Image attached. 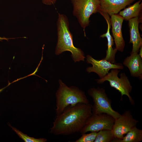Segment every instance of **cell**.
<instances>
[{"label": "cell", "mask_w": 142, "mask_h": 142, "mask_svg": "<svg viewBox=\"0 0 142 142\" xmlns=\"http://www.w3.org/2000/svg\"><path fill=\"white\" fill-rule=\"evenodd\" d=\"M130 55L124 59L123 64L129 70L133 77L142 79V58L138 53H130Z\"/></svg>", "instance_id": "obj_12"}, {"label": "cell", "mask_w": 142, "mask_h": 142, "mask_svg": "<svg viewBox=\"0 0 142 142\" xmlns=\"http://www.w3.org/2000/svg\"><path fill=\"white\" fill-rule=\"evenodd\" d=\"M9 85H8L7 86L0 89V92H2L4 88H5L6 87H7Z\"/></svg>", "instance_id": "obj_23"}, {"label": "cell", "mask_w": 142, "mask_h": 142, "mask_svg": "<svg viewBox=\"0 0 142 142\" xmlns=\"http://www.w3.org/2000/svg\"><path fill=\"white\" fill-rule=\"evenodd\" d=\"M97 132H91L89 134L84 133L78 139L74 141L75 142H94Z\"/></svg>", "instance_id": "obj_19"}, {"label": "cell", "mask_w": 142, "mask_h": 142, "mask_svg": "<svg viewBox=\"0 0 142 142\" xmlns=\"http://www.w3.org/2000/svg\"><path fill=\"white\" fill-rule=\"evenodd\" d=\"M128 21L130 33L129 43L133 44L132 49L131 53H138L140 47L142 46V39L139 30L140 19L139 17H137Z\"/></svg>", "instance_id": "obj_13"}, {"label": "cell", "mask_w": 142, "mask_h": 142, "mask_svg": "<svg viewBox=\"0 0 142 142\" xmlns=\"http://www.w3.org/2000/svg\"><path fill=\"white\" fill-rule=\"evenodd\" d=\"M100 0L99 12L106 13L110 16L112 14H117L121 9L125 8L135 0Z\"/></svg>", "instance_id": "obj_11"}, {"label": "cell", "mask_w": 142, "mask_h": 142, "mask_svg": "<svg viewBox=\"0 0 142 142\" xmlns=\"http://www.w3.org/2000/svg\"><path fill=\"white\" fill-rule=\"evenodd\" d=\"M138 121L133 118L129 110L126 111L115 119L112 130L115 138L122 139L133 127L136 126Z\"/></svg>", "instance_id": "obj_8"}, {"label": "cell", "mask_w": 142, "mask_h": 142, "mask_svg": "<svg viewBox=\"0 0 142 142\" xmlns=\"http://www.w3.org/2000/svg\"><path fill=\"white\" fill-rule=\"evenodd\" d=\"M110 18L112 31L115 45V48L122 52L125 46V42L122 33V23L124 19L119 14L111 15Z\"/></svg>", "instance_id": "obj_10"}, {"label": "cell", "mask_w": 142, "mask_h": 142, "mask_svg": "<svg viewBox=\"0 0 142 142\" xmlns=\"http://www.w3.org/2000/svg\"><path fill=\"white\" fill-rule=\"evenodd\" d=\"M59 82V86L55 95L57 115L61 114L69 105L74 106L80 103H89L83 92L75 87H68L60 80Z\"/></svg>", "instance_id": "obj_3"}, {"label": "cell", "mask_w": 142, "mask_h": 142, "mask_svg": "<svg viewBox=\"0 0 142 142\" xmlns=\"http://www.w3.org/2000/svg\"><path fill=\"white\" fill-rule=\"evenodd\" d=\"M115 119L105 113L92 114L79 133L82 134L89 131L98 132L102 130H112Z\"/></svg>", "instance_id": "obj_7"}, {"label": "cell", "mask_w": 142, "mask_h": 142, "mask_svg": "<svg viewBox=\"0 0 142 142\" xmlns=\"http://www.w3.org/2000/svg\"><path fill=\"white\" fill-rule=\"evenodd\" d=\"M99 13L105 19L108 25V28L106 33L100 36L102 38L105 37L107 40V49L106 50V55L104 59L112 63H115V57L118 50L112 47L114 44L113 38L110 33L111 23L109 16L106 13L100 11Z\"/></svg>", "instance_id": "obj_14"}, {"label": "cell", "mask_w": 142, "mask_h": 142, "mask_svg": "<svg viewBox=\"0 0 142 142\" xmlns=\"http://www.w3.org/2000/svg\"><path fill=\"white\" fill-rule=\"evenodd\" d=\"M3 39L8 40V39L5 37H0V41H2Z\"/></svg>", "instance_id": "obj_22"}, {"label": "cell", "mask_w": 142, "mask_h": 142, "mask_svg": "<svg viewBox=\"0 0 142 142\" xmlns=\"http://www.w3.org/2000/svg\"><path fill=\"white\" fill-rule=\"evenodd\" d=\"M120 70L117 69H111L110 72L103 77L95 80L97 83L102 84L105 81H108L111 87H113L119 91L121 94V100H122L123 95H126L128 97L131 104L134 105L135 102L130 94L132 89V87L124 73L120 74V77L118 74Z\"/></svg>", "instance_id": "obj_6"}, {"label": "cell", "mask_w": 142, "mask_h": 142, "mask_svg": "<svg viewBox=\"0 0 142 142\" xmlns=\"http://www.w3.org/2000/svg\"><path fill=\"white\" fill-rule=\"evenodd\" d=\"M92 105L79 103L66 107L57 115L50 133L55 135H66L79 132L92 114Z\"/></svg>", "instance_id": "obj_1"}, {"label": "cell", "mask_w": 142, "mask_h": 142, "mask_svg": "<svg viewBox=\"0 0 142 142\" xmlns=\"http://www.w3.org/2000/svg\"><path fill=\"white\" fill-rule=\"evenodd\" d=\"M9 126L13 130L15 131L17 135L25 142H45L47 140L45 138L36 139L31 137L25 134L15 128L12 126L10 125Z\"/></svg>", "instance_id": "obj_18"}, {"label": "cell", "mask_w": 142, "mask_h": 142, "mask_svg": "<svg viewBox=\"0 0 142 142\" xmlns=\"http://www.w3.org/2000/svg\"><path fill=\"white\" fill-rule=\"evenodd\" d=\"M121 139L115 138L112 142H140L142 141V130L133 127Z\"/></svg>", "instance_id": "obj_16"}, {"label": "cell", "mask_w": 142, "mask_h": 142, "mask_svg": "<svg viewBox=\"0 0 142 142\" xmlns=\"http://www.w3.org/2000/svg\"><path fill=\"white\" fill-rule=\"evenodd\" d=\"M88 93L92 98L94 103L92 106V114L105 113L115 119L120 115L119 113L112 109L111 100L108 97L104 88L99 87L91 88L88 90Z\"/></svg>", "instance_id": "obj_5"}, {"label": "cell", "mask_w": 142, "mask_h": 142, "mask_svg": "<svg viewBox=\"0 0 142 142\" xmlns=\"http://www.w3.org/2000/svg\"><path fill=\"white\" fill-rule=\"evenodd\" d=\"M73 14L84 31L89 24V18L93 13L99 12L100 0H71Z\"/></svg>", "instance_id": "obj_4"}, {"label": "cell", "mask_w": 142, "mask_h": 142, "mask_svg": "<svg viewBox=\"0 0 142 142\" xmlns=\"http://www.w3.org/2000/svg\"><path fill=\"white\" fill-rule=\"evenodd\" d=\"M86 58L87 63L92 65V67H89L87 68V71L88 73L91 72L95 73L100 78L107 75L110 69H122L124 68L121 63H112L104 58L100 60H96L89 55H87Z\"/></svg>", "instance_id": "obj_9"}, {"label": "cell", "mask_w": 142, "mask_h": 142, "mask_svg": "<svg viewBox=\"0 0 142 142\" xmlns=\"http://www.w3.org/2000/svg\"><path fill=\"white\" fill-rule=\"evenodd\" d=\"M115 138L112 130H105L97 132L94 142H112Z\"/></svg>", "instance_id": "obj_17"}, {"label": "cell", "mask_w": 142, "mask_h": 142, "mask_svg": "<svg viewBox=\"0 0 142 142\" xmlns=\"http://www.w3.org/2000/svg\"><path fill=\"white\" fill-rule=\"evenodd\" d=\"M139 55L142 58V46L139 49Z\"/></svg>", "instance_id": "obj_21"}, {"label": "cell", "mask_w": 142, "mask_h": 142, "mask_svg": "<svg viewBox=\"0 0 142 142\" xmlns=\"http://www.w3.org/2000/svg\"><path fill=\"white\" fill-rule=\"evenodd\" d=\"M56 0H42L43 3L46 5H51L54 4Z\"/></svg>", "instance_id": "obj_20"}, {"label": "cell", "mask_w": 142, "mask_h": 142, "mask_svg": "<svg viewBox=\"0 0 142 142\" xmlns=\"http://www.w3.org/2000/svg\"><path fill=\"white\" fill-rule=\"evenodd\" d=\"M58 40L55 53L59 55L64 52L68 51L75 62L84 61L85 57L84 52L80 49L75 47L73 42V36L70 32L67 17L64 14H58L57 22Z\"/></svg>", "instance_id": "obj_2"}, {"label": "cell", "mask_w": 142, "mask_h": 142, "mask_svg": "<svg viewBox=\"0 0 142 142\" xmlns=\"http://www.w3.org/2000/svg\"><path fill=\"white\" fill-rule=\"evenodd\" d=\"M141 1V0H139L133 5L125 8L124 10L119 12V14L126 21L139 17L142 9V3H140Z\"/></svg>", "instance_id": "obj_15"}]
</instances>
